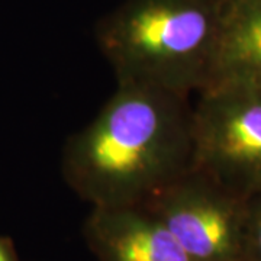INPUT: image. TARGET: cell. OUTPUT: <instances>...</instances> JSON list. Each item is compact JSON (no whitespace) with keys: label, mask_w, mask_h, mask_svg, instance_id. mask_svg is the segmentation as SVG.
I'll use <instances>...</instances> for the list:
<instances>
[{"label":"cell","mask_w":261,"mask_h":261,"mask_svg":"<svg viewBox=\"0 0 261 261\" xmlns=\"http://www.w3.org/2000/svg\"><path fill=\"white\" fill-rule=\"evenodd\" d=\"M243 261H261V192L247 200Z\"/></svg>","instance_id":"cell-7"},{"label":"cell","mask_w":261,"mask_h":261,"mask_svg":"<svg viewBox=\"0 0 261 261\" xmlns=\"http://www.w3.org/2000/svg\"><path fill=\"white\" fill-rule=\"evenodd\" d=\"M190 97L140 84L116 90L65 141L61 174L92 207L145 205L192 167Z\"/></svg>","instance_id":"cell-1"},{"label":"cell","mask_w":261,"mask_h":261,"mask_svg":"<svg viewBox=\"0 0 261 261\" xmlns=\"http://www.w3.org/2000/svg\"><path fill=\"white\" fill-rule=\"evenodd\" d=\"M83 237L99 261H192L144 205L92 207Z\"/></svg>","instance_id":"cell-5"},{"label":"cell","mask_w":261,"mask_h":261,"mask_svg":"<svg viewBox=\"0 0 261 261\" xmlns=\"http://www.w3.org/2000/svg\"><path fill=\"white\" fill-rule=\"evenodd\" d=\"M192 105V168L240 197L261 192V89L215 83Z\"/></svg>","instance_id":"cell-3"},{"label":"cell","mask_w":261,"mask_h":261,"mask_svg":"<svg viewBox=\"0 0 261 261\" xmlns=\"http://www.w3.org/2000/svg\"><path fill=\"white\" fill-rule=\"evenodd\" d=\"M215 83L261 89V0H218L216 41L206 86Z\"/></svg>","instance_id":"cell-6"},{"label":"cell","mask_w":261,"mask_h":261,"mask_svg":"<svg viewBox=\"0 0 261 261\" xmlns=\"http://www.w3.org/2000/svg\"><path fill=\"white\" fill-rule=\"evenodd\" d=\"M247 200L190 167L144 206L192 261H243Z\"/></svg>","instance_id":"cell-4"},{"label":"cell","mask_w":261,"mask_h":261,"mask_svg":"<svg viewBox=\"0 0 261 261\" xmlns=\"http://www.w3.org/2000/svg\"><path fill=\"white\" fill-rule=\"evenodd\" d=\"M0 261H19L13 240L5 235H0Z\"/></svg>","instance_id":"cell-8"},{"label":"cell","mask_w":261,"mask_h":261,"mask_svg":"<svg viewBox=\"0 0 261 261\" xmlns=\"http://www.w3.org/2000/svg\"><path fill=\"white\" fill-rule=\"evenodd\" d=\"M218 0H123L96 25L116 84L190 97L209 82Z\"/></svg>","instance_id":"cell-2"}]
</instances>
